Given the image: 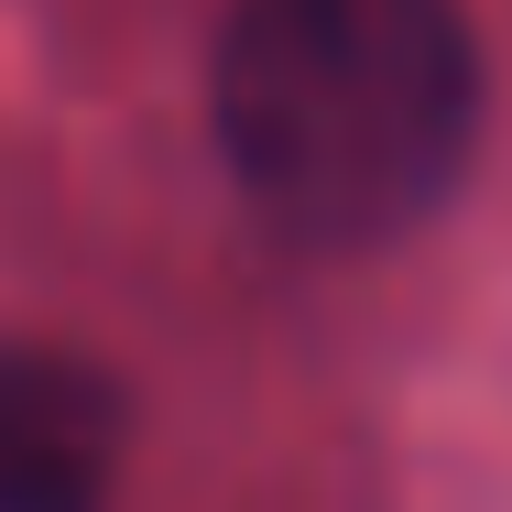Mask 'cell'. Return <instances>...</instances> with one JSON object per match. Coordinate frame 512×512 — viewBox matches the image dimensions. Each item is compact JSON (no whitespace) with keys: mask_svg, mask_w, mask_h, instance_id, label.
<instances>
[{"mask_svg":"<svg viewBox=\"0 0 512 512\" xmlns=\"http://www.w3.org/2000/svg\"><path fill=\"white\" fill-rule=\"evenodd\" d=\"M229 186L306 251L425 229L480 153V44L458 0H240L207 55Z\"/></svg>","mask_w":512,"mask_h":512,"instance_id":"cell-1","label":"cell"},{"mask_svg":"<svg viewBox=\"0 0 512 512\" xmlns=\"http://www.w3.org/2000/svg\"><path fill=\"white\" fill-rule=\"evenodd\" d=\"M109 458H120V404L99 371L55 349H0V469L109 480Z\"/></svg>","mask_w":512,"mask_h":512,"instance_id":"cell-2","label":"cell"},{"mask_svg":"<svg viewBox=\"0 0 512 512\" xmlns=\"http://www.w3.org/2000/svg\"><path fill=\"white\" fill-rule=\"evenodd\" d=\"M0 512H99V480H55V469H0Z\"/></svg>","mask_w":512,"mask_h":512,"instance_id":"cell-3","label":"cell"}]
</instances>
